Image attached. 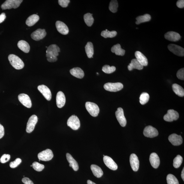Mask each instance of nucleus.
<instances>
[{
    "label": "nucleus",
    "instance_id": "nucleus-1",
    "mask_svg": "<svg viewBox=\"0 0 184 184\" xmlns=\"http://www.w3.org/2000/svg\"><path fill=\"white\" fill-rule=\"evenodd\" d=\"M60 52L59 47L56 44H52L50 46L46 51V57L47 61L50 62H55L57 60V56Z\"/></svg>",
    "mask_w": 184,
    "mask_h": 184
},
{
    "label": "nucleus",
    "instance_id": "nucleus-2",
    "mask_svg": "<svg viewBox=\"0 0 184 184\" xmlns=\"http://www.w3.org/2000/svg\"><path fill=\"white\" fill-rule=\"evenodd\" d=\"M8 60L12 66L17 70H20L24 67V64L21 59L14 54L8 56Z\"/></svg>",
    "mask_w": 184,
    "mask_h": 184
},
{
    "label": "nucleus",
    "instance_id": "nucleus-3",
    "mask_svg": "<svg viewBox=\"0 0 184 184\" xmlns=\"http://www.w3.org/2000/svg\"><path fill=\"white\" fill-rule=\"evenodd\" d=\"M22 0H7L2 5L1 7L2 9H10L18 8L23 2Z\"/></svg>",
    "mask_w": 184,
    "mask_h": 184
},
{
    "label": "nucleus",
    "instance_id": "nucleus-4",
    "mask_svg": "<svg viewBox=\"0 0 184 184\" xmlns=\"http://www.w3.org/2000/svg\"><path fill=\"white\" fill-rule=\"evenodd\" d=\"M85 107L89 113L92 116L96 117L98 115L100 109L98 106L96 104L87 102L85 104Z\"/></svg>",
    "mask_w": 184,
    "mask_h": 184
},
{
    "label": "nucleus",
    "instance_id": "nucleus-5",
    "mask_svg": "<svg viewBox=\"0 0 184 184\" xmlns=\"http://www.w3.org/2000/svg\"><path fill=\"white\" fill-rule=\"evenodd\" d=\"M123 87V85L120 83H108L104 86L105 90L111 92L119 91L121 90Z\"/></svg>",
    "mask_w": 184,
    "mask_h": 184
},
{
    "label": "nucleus",
    "instance_id": "nucleus-6",
    "mask_svg": "<svg viewBox=\"0 0 184 184\" xmlns=\"http://www.w3.org/2000/svg\"><path fill=\"white\" fill-rule=\"evenodd\" d=\"M67 125L70 128L75 130H78L80 127V122L78 117L73 115L68 119Z\"/></svg>",
    "mask_w": 184,
    "mask_h": 184
},
{
    "label": "nucleus",
    "instance_id": "nucleus-7",
    "mask_svg": "<svg viewBox=\"0 0 184 184\" xmlns=\"http://www.w3.org/2000/svg\"><path fill=\"white\" fill-rule=\"evenodd\" d=\"M54 156L52 151L50 149L44 150L38 154V157L39 160L44 161H49Z\"/></svg>",
    "mask_w": 184,
    "mask_h": 184
},
{
    "label": "nucleus",
    "instance_id": "nucleus-8",
    "mask_svg": "<svg viewBox=\"0 0 184 184\" xmlns=\"http://www.w3.org/2000/svg\"><path fill=\"white\" fill-rule=\"evenodd\" d=\"M168 48L170 51L178 56L182 57L184 55V49L179 46L173 44H170L168 46Z\"/></svg>",
    "mask_w": 184,
    "mask_h": 184
},
{
    "label": "nucleus",
    "instance_id": "nucleus-9",
    "mask_svg": "<svg viewBox=\"0 0 184 184\" xmlns=\"http://www.w3.org/2000/svg\"><path fill=\"white\" fill-rule=\"evenodd\" d=\"M144 135L146 137L153 138L156 137L159 134L158 130L152 126H149L144 129L143 132Z\"/></svg>",
    "mask_w": 184,
    "mask_h": 184
},
{
    "label": "nucleus",
    "instance_id": "nucleus-10",
    "mask_svg": "<svg viewBox=\"0 0 184 184\" xmlns=\"http://www.w3.org/2000/svg\"><path fill=\"white\" fill-rule=\"evenodd\" d=\"M38 122V117L35 115H32L30 117L27 124L26 131L31 133L34 130L35 126Z\"/></svg>",
    "mask_w": 184,
    "mask_h": 184
},
{
    "label": "nucleus",
    "instance_id": "nucleus-11",
    "mask_svg": "<svg viewBox=\"0 0 184 184\" xmlns=\"http://www.w3.org/2000/svg\"><path fill=\"white\" fill-rule=\"evenodd\" d=\"M116 116L120 125L123 127L126 126L127 124L126 118L124 116L123 110L122 108H119L115 112Z\"/></svg>",
    "mask_w": 184,
    "mask_h": 184
},
{
    "label": "nucleus",
    "instance_id": "nucleus-12",
    "mask_svg": "<svg viewBox=\"0 0 184 184\" xmlns=\"http://www.w3.org/2000/svg\"><path fill=\"white\" fill-rule=\"evenodd\" d=\"M179 117V114L178 112L174 109H169L167 113L164 116V120L167 122H172L176 120Z\"/></svg>",
    "mask_w": 184,
    "mask_h": 184
},
{
    "label": "nucleus",
    "instance_id": "nucleus-13",
    "mask_svg": "<svg viewBox=\"0 0 184 184\" xmlns=\"http://www.w3.org/2000/svg\"><path fill=\"white\" fill-rule=\"evenodd\" d=\"M46 32L45 29H38L31 35V38L35 41H39L46 36Z\"/></svg>",
    "mask_w": 184,
    "mask_h": 184
},
{
    "label": "nucleus",
    "instance_id": "nucleus-14",
    "mask_svg": "<svg viewBox=\"0 0 184 184\" xmlns=\"http://www.w3.org/2000/svg\"><path fill=\"white\" fill-rule=\"evenodd\" d=\"M18 99L20 102L26 107L31 108L32 106V103L30 98L28 95L24 94H20L18 96Z\"/></svg>",
    "mask_w": 184,
    "mask_h": 184
},
{
    "label": "nucleus",
    "instance_id": "nucleus-15",
    "mask_svg": "<svg viewBox=\"0 0 184 184\" xmlns=\"http://www.w3.org/2000/svg\"><path fill=\"white\" fill-rule=\"evenodd\" d=\"M38 89L47 100L50 101L51 99V91L46 86L44 85L39 86Z\"/></svg>",
    "mask_w": 184,
    "mask_h": 184
},
{
    "label": "nucleus",
    "instance_id": "nucleus-16",
    "mask_svg": "<svg viewBox=\"0 0 184 184\" xmlns=\"http://www.w3.org/2000/svg\"><path fill=\"white\" fill-rule=\"evenodd\" d=\"M130 161L133 171H138L139 167V162L138 157L135 154L133 153L131 155Z\"/></svg>",
    "mask_w": 184,
    "mask_h": 184
},
{
    "label": "nucleus",
    "instance_id": "nucleus-17",
    "mask_svg": "<svg viewBox=\"0 0 184 184\" xmlns=\"http://www.w3.org/2000/svg\"><path fill=\"white\" fill-rule=\"evenodd\" d=\"M103 161L107 167L111 170L113 171L117 170L118 166L116 163L111 157L108 156H104Z\"/></svg>",
    "mask_w": 184,
    "mask_h": 184
},
{
    "label": "nucleus",
    "instance_id": "nucleus-18",
    "mask_svg": "<svg viewBox=\"0 0 184 184\" xmlns=\"http://www.w3.org/2000/svg\"><path fill=\"white\" fill-rule=\"evenodd\" d=\"M56 26L58 31L61 34L66 35L69 33V29L67 25L64 22L57 21L56 23Z\"/></svg>",
    "mask_w": 184,
    "mask_h": 184
},
{
    "label": "nucleus",
    "instance_id": "nucleus-19",
    "mask_svg": "<svg viewBox=\"0 0 184 184\" xmlns=\"http://www.w3.org/2000/svg\"><path fill=\"white\" fill-rule=\"evenodd\" d=\"M168 140L174 146H179L183 142L182 136L175 133L169 136Z\"/></svg>",
    "mask_w": 184,
    "mask_h": 184
},
{
    "label": "nucleus",
    "instance_id": "nucleus-20",
    "mask_svg": "<svg viewBox=\"0 0 184 184\" xmlns=\"http://www.w3.org/2000/svg\"><path fill=\"white\" fill-rule=\"evenodd\" d=\"M56 105L59 108H63L66 103V97L63 92H58L56 97Z\"/></svg>",
    "mask_w": 184,
    "mask_h": 184
},
{
    "label": "nucleus",
    "instance_id": "nucleus-21",
    "mask_svg": "<svg viewBox=\"0 0 184 184\" xmlns=\"http://www.w3.org/2000/svg\"><path fill=\"white\" fill-rule=\"evenodd\" d=\"M164 37L165 39L173 42H176L179 40L181 38L180 35L177 32L174 31H169L167 32L165 34Z\"/></svg>",
    "mask_w": 184,
    "mask_h": 184
},
{
    "label": "nucleus",
    "instance_id": "nucleus-22",
    "mask_svg": "<svg viewBox=\"0 0 184 184\" xmlns=\"http://www.w3.org/2000/svg\"><path fill=\"white\" fill-rule=\"evenodd\" d=\"M151 164L155 168H158L160 164V160L158 155L156 153H151L149 158Z\"/></svg>",
    "mask_w": 184,
    "mask_h": 184
},
{
    "label": "nucleus",
    "instance_id": "nucleus-23",
    "mask_svg": "<svg viewBox=\"0 0 184 184\" xmlns=\"http://www.w3.org/2000/svg\"><path fill=\"white\" fill-rule=\"evenodd\" d=\"M136 59L140 63L142 66H146L148 64V59L141 52L137 51L135 53Z\"/></svg>",
    "mask_w": 184,
    "mask_h": 184
},
{
    "label": "nucleus",
    "instance_id": "nucleus-24",
    "mask_svg": "<svg viewBox=\"0 0 184 184\" xmlns=\"http://www.w3.org/2000/svg\"><path fill=\"white\" fill-rule=\"evenodd\" d=\"M71 75L80 79H82L84 76V73L81 68L79 67L74 68L70 71Z\"/></svg>",
    "mask_w": 184,
    "mask_h": 184
},
{
    "label": "nucleus",
    "instance_id": "nucleus-25",
    "mask_svg": "<svg viewBox=\"0 0 184 184\" xmlns=\"http://www.w3.org/2000/svg\"><path fill=\"white\" fill-rule=\"evenodd\" d=\"M66 158L68 162L70 163V167H72L75 171H78L79 169L78 163L74 159L72 156L69 153H67L66 154Z\"/></svg>",
    "mask_w": 184,
    "mask_h": 184
},
{
    "label": "nucleus",
    "instance_id": "nucleus-26",
    "mask_svg": "<svg viewBox=\"0 0 184 184\" xmlns=\"http://www.w3.org/2000/svg\"><path fill=\"white\" fill-rule=\"evenodd\" d=\"M144 66L139 63L136 59H133L131 63L127 67L129 71H132L133 69H137L138 70H141L143 69Z\"/></svg>",
    "mask_w": 184,
    "mask_h": 184
},
{
    "label": "nucleus",
    "instance_id": "nucleus-27",
    "mask_svg": "<svg viewBox=\"0 0 184 184\" xmlns=\"http://www.w3.org/2000/svg\"><path fill=\"white\" fill-rule=\"evenodd\" d=\"M17 46L20 50L25 53L29 52L30 46L29 44L24 40H20L17 43Z\"/></svg>",
    "mask_w": 184,
    "mask_h": 184
},
{
    "label": "nucleus",
    "instance_id": "nucleus-28",
    "mask_svg": "<svg viewBox=\"0 0 184 184\" xmlns=\"http://www.w3.org/2000/svg\"><path fill=\"white\" fill-rule=\"evenodd\" d=\"M39 19V17L37 14L32 15L26 20V24L29 26H33L38 21Z\"/></svg>",
    "mask_w": 184,
    "mask_h": 184
},
{
    "label": "nucleus",
    "instance_id": "nucleus-29",
    "mask_svg": "<svg viewBox=\"0 0 184 184\" xmlns=\"http://www.w3.org/2000/svg\"><path fill=\"white\" fill-rule=\"evenodd\" d=\"M91 169L94 175L97 178L101 177L103 174V172L101 168L97 165L93 164L91 166Z\"/></svg>",
    "mask_w": 184,
    "mask_h": 184
},
{
    "label": "nucleus",
    "instance_id": "nucleus-30",
    "mask_svg": "<svg viewBox=\"0 0 184 184\" xmlns=\"http://www.w3.org/2000/svg\"><path fill=\"white\" fill-rule=\"evenodd\" d=\"M111 51L117 55L123 56L125 54V50L121 48L119 44H117L112 47Z\"/></svg>",
    "mask_w": 184,
    "mask_h": 184
},
{
    "label": "nucleus",
    "instance_id": "nucleus-31",
    "mask_svg": "<svg viewBox=\"0 0 184 184\" xmlns=\"http://www.w3.org/2000/svg\"><path fill=\"white\" fill-rule=\"evenodd\" d=\"M172 88L174 93L178 96L183 97L184 96L183 88L179 85L174 84L172 85Z\"/></svg>",
    "mask_w": 184,
    "mask_h": 184
},
{
    "label": "nucleus",
    "instance_id": "nucleus-32",
    "mask_svg": "<svg viewBox=\"0 0 184 184\" xmlns=\"http://www.w3.org/2000/svg\"><path fill=\"white\" fill-rule=\"evenodd\" d=\"M85 51L89 58L93 57L94 54V46L91 42H88L85 47Z\"/></svg>",
    "mask_w": 184,
    "mask_h": 184
},
{
    "label": "nucleus",
    "instance_id": "nucleus-33",
    "mask_svg": "<svg viewBox=\"0 0 184 184\" xmlns=\"http://www.w3.org/2000/svg\"><path fill=\"white\" fill-rule=\"evenodd\" d=\"M136 24L138 25L140 24L149 22L151 19V17L149 14H145L143 16H139L136 18Z\"/></svg>",
    "mask_w": 184,
    "mask_h": 184
},
{
    "label": "nucleus",
    "instance_id": "nucleus-34",
    "mask_svg": "<svg viewBox=\"0 0 184 184\" xmlns=\"http://www.w3.org/2000/svg\"><path fill=\"white\" fill-rule=\"evenodd\" d=\"M93 14L90 13H87L84 15V19L86 24L88 26L90 27L93 24L94 19L93 16Z\"/></svg>",
    "mask_w": 184,
    "mask_h": 184
},
{
    "label": "nucleus",
    "instance_id": "nucleus-35",
    "mask_svg": "<svg viewBox=\"0 0 184 184\" xmlns=\"http://www.w3.org/2000/svg\"><path fill=\"white\" fill-rule=\"evenodd\" d=\"M117 34V32L115 31H103L101 35V36L105 38H112L116 36Z\"/></svg>",
    "mask_w": 184,
    "mask_h": 184
},
{
    "label": "nucleus",
    "instance_id": "nucleus-36",
    "mask_svg": "<svg viewBox=\"0 0 184 184\" xmlns=\"http://www.w3.org/2000/svg\"><path fill=\"white\" fill-rule=\"evenodd\" d=\"M118 7V2L117 1L112 0L110 2L109 9L110 11L112 13H116L117 11Z\"/></svg>",
    "mask_w": 184,
    "mask_h": 184
},
{
    "label": "nucleus",
    "instance_id": "nucleus-37",
    "mask_svg": "<svg viewBox=\"0 0 184 184\" xmlns=\"http://www.w3.org/2000/svg\"><path fill=\"white\" fill-rule=\"evenodd\" d=\"M149 99V94L146 93H142L139 98V101L142 105H144L148 102Z\"/></svg>",
    "mask_w": 184,
    "mask_h": 184
},
{
    "label": "nucleus",
    "instance_id": "nucleus-38",
    "mask_svg": "<svg viewBox=\"0 0 184 184\" xmlns=\"http://www.w3.org/2000/svg\"><path fill=\"white\" fill-rule=\"evenodd\" d=\"M167 180V184H179L178 181L173 175H168Z\"/></svg>",
    "mask_w": 184,
    "mask_h": 184
},
{
    "label": "nucleus",
    "instance_id": "nucleus-39",
    "mask_svg": "<svg viewBox=\"0 0 184 184\" xmlns=\"http://www.w3.org/2000/svg\"><path fill=\"white\" fill-rule=\"evenodd\" d=\"M183 161L182 157L179 155H178L174 160L173 166L176 168H179Z\"/></svg>",
    "mask_w": 184,
    "mask_h": 184
},
{
    "label": "nucleus",
    "instance_id": "nucleus-40",
    "mask_svg": "<svg viewBox=\"0 0 184 184\" xmlns=\"http://www.w3.org/2000/svg\"><path fill=\"white\" fill-rule=\"evenodd\" d=\"M116 70V67L114 66L111 67L109 65H105L102 68V70L103 72L106 73L110 74L114 72Z\"/></svg>",
    "mask_w": 184,
    "mask_h": 184
},
{
    "label": "nucleus",
    "instance_id": "nucleus-41",
    "mask_svg": "<svg viewBox=\"0 0 184 184\" xmlns=\"http://www.w3.org/2000/svg\"><path fill=\"white\" fill-rule=\"evenodd\" d=\"M32 167L35 171H42L44 168V166L43 164H40L38 162H35L32 163Z\"/></svg>",
    "mask_w": 184,
    "mask_h": 184
},
{
    "label": "nucleus",
    "instance_id": "nucleus-42",
    "mask_svg": "<svg viewBox=\"0 0 184 184\" xmlns=\"http://www.w3.org/2000/svg\"><path fill=\"white\" fill-rule=\"evenodd\" d=\"M21 159L19 158H17L13 162L10 163V167L11 168H16L21 163Z\"/></svg>",
    "mask_w": 184,
    "mask_h": 184
},
{
    "label": "nucleus",
    "instance_id": "nucleus-43",
    "mask_svg": "<svg viewBox=\"0 0 184 184\" xmlns=\"http://www.w3.org/2000/svg\"><path fill=\"white\" fill-rule=\"evenodd\" d=\"M10 159V156L8 154H4L0 159V161L2 163H5L9 161Z\"/></svg>",
    "mask_w": 184,
    "mask_h": 184
},
{
    "label": "nucleus",
    "instance_id": "nucleus-44",
    "mask_svg": "<svg viewBox=\"0 0 184 184\" xmlns=\"http://www.w3.org/2000/svg\"><path fill=\"white\" fill-rule=\"evenodd\" d=\"M177 76L178 79L182 80H184V69L182 68L178 71L177 73Z\"/></svg>",
    "mask_w": 184,
    "mask_h": 184
},
{
    "label": "nucleus",
    "instance_id": "nucleus-45",
    "mask_svg": "<svg viewBox=\"0 0 184 184\" xmlns=\"http://www.w3.org/2000/svg\"><path fill=\"white\" fill-rule=\"evenodd\" d=\"M58 3L63 8L67 7L70 2L69 0H59Z\"/></svg>",
    "mask_w": 184,
    "mask_h": 184
},
{
    "label": "nucleus",
    "instance_id": "nucleus-46",
    "mask_svg": "<svg viewBox=\"0 0 184 184\" xmlns=\"http://www.w3.org/2000/svg\"><path fill=\"white\" fill-rule=\"evenodd\" d=\"M22 182L24 184H34L33 182L27 177L23 178L22 179Z\"/></svg>",
    "mask_w": 184,
    "mask_h": 184
},
{
    "label": "nucleus",
    "instance_id": "nucleus-47",
    "mask_svg": "<svg viewBox=\"0 0 184 184\" xmlns=\"http://www.w3.org/2000/svg\"><path fill=\"white\" fill-rule=\"evenodd\" d=\"M176 5L177 7L180 8H183L184 7V0H179L176 3Z\"/></svg>",
    "mask_w": 184,
    "mask_h": 184
},
{
    "label": "nucleus",
    "instance_id": "nucleus-48",
    "mask_svg": "<svg viewBox=\"0 0 184 184\" xmlns=\"http://www.w3.org/2000/svg\"><path fill=\"white\" fill-rule=\"evenodd\" d=\"M5 134L4 128L2 124H0V139L3 137Z\"/></svg>",
    "mask_w": 184,
    "mask_h": 184
},
{
    "label": "nucleus",
    "instance_id": "nucleus-49",
    "mask_svg": "<svg viewBox=\"0 0 184 184\" xmlns=\"http://www.w3.org/2000/svg\"><path fill=\"white\" fill-rule=\"evenodd\" d=\"M6 18V16L5 13H2L0 15V23L3 22Z\"/></svg>",
    "mask_w": 184,
    "mask_h": 184
},
{
    "label": "nucleus",
    "instance_id": "nucleus-50",
    "mask_svg": "<svg viewBox=\"0 0 184 184\" xmlns=\"http://www.w3.org/2000/svg\"><path fill=\"white\" fill-rule=\"evenodd\" d=\"M184 168H183V170L182 171V174H181V177H182V180H183V181H184Z\"/></svg>",
    "mask_w": 184,
    "mask_h": 184
},
{
    "label": "nucleus",
    "instance_id": "nucleus-51",
    "mask_svg": "<svg viewBox=\"0 0 184 184\" xmlns=\"http://www.w3.org/2000/svg\"><path fill=\"white\" fill-rule=\"evenodd\" d=\"M87 184H96V183L92 182L90 180H88L87 182Z\"/></svg>",
    "mask_w": 184,
    "mask_h": 184
},
{
    "label": "nucleus",
    "instance_id": "nucleus-52",
    "mask_svg": "<svg viewBox=\"0 0 184 184\" xmlns=\"http://www.w3.org/2000/svg\"><path fill=\"white\" fill-rule=\"evenodd\" d=\"M32 165H31V167H32Z\"/></svg>",
    "mask_w": 184,
    "mask_h": 184
},
{
    "label": "nucleus",
    "instance_id": "nucleus-53",
    "mask_svg": "<svg viewBox=\"0 0 184 184\" xmlns=\"http://www.w3.org/2000/svg\"><path fill=\"white\" fill-rule=\"evenodd\" d=\"M103 156H105V155H103Z\"/></svg>",
    "mask_w": 184,
    "mask_h": 184
}]
</instances>
